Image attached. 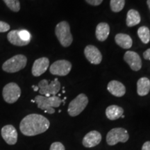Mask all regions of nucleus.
Returning a JSON list of instances; mask_svg holds the SVG:
<instances>
[{"label": "nucleus", "instance_id": "obj_1", "mask_svg": "<svg viewBox=\"0 0 150 150\" xmlns=\"http://www.w3.org/2000/svg\"><path fill=\"white\" fill-rule=\"evenodd\" d=\"M50 122L45 117L39 114H30L22 120L20 129L22 134L27 136H34L41 134L49 129Z\"/></svg>", "mask_w": 150, "mask_h": 150}, {"label": "nucleus", "instance_id": "obj_2", "mask_svg": "<svg viewBox=\"0 0 150 150\" xmlns=\"http://www.w3.org/2000/svg\"><path fill=\"white\" fill-rule=\"evenodd\" d=\"M34 102L36 103L39 108L45 110V112L49 114H53L55 112V109L54 108L59 107L63 100L56 95L51 97L37 95L35 97Z\"/></svg>", "mask_w": 150, "mask_h": 150}, {"label": "nucleus", "instance_id": "obj_3", "mask_svg": "<svg viewBox=\"0 0 150 150\" xmlns=\"http://www.w3.org/2000/svg\"><path fill=\"white\" fill-rule=\"evenodd\" d=\"M55 34L59 42L64 47H70L73 42L70 24L66 21H62L56 26Z\"/></svg>", "mask_w": 150, "mask_h": 150}, {"label": "nucleus", "instance_id": "obj_4", "mask_svg": "<svg viewBox=\"0 0 150 150\" xmlns=\"http://www.w3.org/2000/svg\"><path fill=\"white\" fill-rule=\"evenodd\" d=\"M27 59L24 55L18 54L6 61L2 65V70L6 72L15 73L22 70L27 65Z\"/></svg>", "mask_w": 150, "mask_h": 150}, {"label": "nucleus", "instance_id": "obj_5", "mask_svg": "<svg viewBox=\"0 0 150 150\" xmlns=\"http://www.w3.org/2000/svg\"><path fill=\"white\" fill-rule=\"evenodd\" d=\"M39 93L42 96H56L61 90V83L58 79L52 81L50 83L46 79L41 80L38 85Z\"/></svg>", "mask_w": 150, "mask_h": 150}, {"label": "nucleus", "instance_id": "obj_6", "mask_svg": "<svg viewBox=\"0 0 150 150\" xmlns=\"http://www.w3.org/2000/svg\"><path fill=\"white\" fill-rule=\"evenodd\" d=\"M88 104V99L85 94L81 93L69 104L67 112L72 117H76L85 109Z\"/></svg>", "mask_w": 150, "mask_h": 150}, {"label": "nucleus", "instance_id": "obj_7", "mask_svg": "<svg viewBox=\"0 0 150 150\" xmlns=\"http://www.w3.org/2000/svg\"><path fill=\"white\" fill-rule=\"evenodd\" d=\"M129 138V134L126 129L118 127L108 131L106 136V142L108 145L112 146L118 142H126Z\"/></svg>", "mask_w": 150, "mask_h": 150}, {"label": "nucleus", "instance_id": "obj_8", "mask_svg": "<svg viewBox=\"0 0 150 150\" xmlns=\"http://www.w3.org/2000/svg\"><path fill=\"white\" fill-rule=\"evenodd\" d=\"M2 95L6 102L8 104H13L20 98L21 95V89L18 84L14 82H11L4 87Z\"/></svg>", "mask_w": 150, "mask_h": 150}, {"label": "nucleus", "instance_id": "obj_9", "mask_svg": "<svg viewBox=\"0 0 150 150\" xmlns=\"http://www.w3.org/2000/svg\"><path fill=\"white\" fill-rule=\"evenodd\" d=\"M72 66V63L67 60H59L50 65V72L53 75L64 76L70 72Z\"/></svg>", "mask_w": 150, "mask_h": 150}, {"label": "nucleus", "instance_id": "obj_10", "mask_svg": "<svg viewBox=\"0 0 150 150\" xmlns=\"http://www.w3.org/2000/svg\"><path fill=\"white\" fill-rule=\"evenodd\" d=\"M84 55L88 61L93 65H99L102 61V53L94 45L86 46L84 49Z\"/></svg>", "mask_w": 150, "mask_h": 150}, {"label": "nucleus", "instance_id": "obj_11", "mask_svg": "<svg viewBox=\"0 0 150 150\" xmlns=\"http://www.w3.org/2000/svg\"><path fill=\"white\" fill-rule=\"evenodd\" d=\"M124 60L134 71H138L142 67V61L139 54L133 51H127L124 55Z\"/></svg>", "mask_w": 150, "mask_h": 150}, {"label": "nucleus", "instance_id": "obj_12", "mask_svg": "<svg viewBox=\"0 0 150 150\" xmlns=\"http://www.w3.org/2000/svg\"><path fill=\"white\" fill-rule=\"evenodd\" d=\"M1 136L7 144L13 145L18 141V132L13 125H6L1 129Z\"/></svg>", "mask_w": 150, "mask_h": 150}, {"label": "nucleus", "instance_id": "obj_13", "mask_svg": "<svg viewBox=\"0 0 150 150\" xmlns=\"http://www.w3.org/2000/svg\"><path fill=\"white\" fill-rule=\"evenodd\" d=\"M50 66V60L46 57H42L35 60L32 66L31 72L34 76H39L46 72Z\"/></svg>", "mask_w": 150, "mask_h": 150}, {"label": "nucleus", "instance_id": "obj_14", "mask_svg": "<svg viewBox=\"0 0 150 150\" xmlns=\"http://www.w3.org/2000/svg\"><path fill=\"white\" fill-rule=\"evenodd\" d=\"M102 135L99 131H91L84 136L83 145L85 147L91 148L98 145L102 141Z\"/></svg>", "mask_w": 150, "mask_h": 150}, {"label": "nucleus", "instance_id": "obj_15", "mask_svg": "<svg viewBox=\"0 0 150 150\" xmlns=\"http://www.w3.org/2000/svg\"><path fill=\"white\" fill-rule=\"evenodd\" d=\"M107 89L110 94L117 97H121L126 93V88L123 83L118 81L112 80L108 83Z\"/></svg>", "mask_w": 150, "mask_h": 150}, {"label": "nucleus", "instance_id": "obj_16", "mask_svg": "<svg viewBox=\"0 0 150 150\" xmlns=\"http://www.w3.org/2000/svg\"><path fill=\"white\" fill-rule=\"evenodd\" d=\"M110 33V27L106 22H101L97 24L95 30V35L100 42H104L107 39Z\"/></svg>", "mask_w": 150, "mask_h": 150}, {"label": "nucleus", "instance_id": "obj_17", "mask_svg": "<svg viewBox=\"0 0 150 150\" xmlns=\"http://www.w3.org/2000/svg\"><path fill=\"white\" fill-rule=\"evenodd\" d=\"M124 109L117 105H110L106 109V115L110 120H116L123 115Z\"/></svg>", "mask_w": 150, "mask_h": 150}, {"label": "nucleus", "instance_id": "obj_18", "mask_svg": "<svg viewBox=\"0 0 150 150\" xmlns=\"http://www.w3.org/2000/svg\"><path fill=\"white\" fill-rule=\"evenodd\" d=\"M7 38H8V40L11 44L16 46H25L27 45L29 43L27 41H24L22 38L21 35H20V33H19V30H13V31H10L7 35Z\"/></svg>", "mask_w": 150, "mask_h": 150}, {"label": "nucleus", "instance_id": "obj_19", "mask_svg": "<svg viewBox=\"0 0 150 150\" xmlns=\"http://www.w3.org/2000/svg\"><path fill=\"white\" fill-rule=\"evenodd\" d=\"M115 41L118 46L123 49L131 48L133 45L131 38L125 33H117L115 37Z\"/></svg>", "mask_w": 150, "mask_h": 150}, {"label": "nucleus", "instance_id": "obj_20", "mask_svg": "<svg viewBox=\"0 0 150 150\" xmlns=\"http://www.w3.org/2000/svg\"><path fill=\"white\" fill-rule=\"evenodd\" d=\"M150 91V80L147 77H142L137 82V93L140 96H145Z\"/></svg>", "mask_w": 150, "mask_h": 150}, {"label": "nucleus", "instance_id": "obj_21", "mask_svg": "<svg viewBox=\"0 0 150 150\" xmlns=\"http://www.w3.org/2000/svg\"><path fill=\"white\" fill-rule=\"evenodd\" d=\"M140 21H141V18L138 11L131 9L128 11L126 20L127 26H128L129 27H134L139 24Z\"/></svg>", "mask_w": 150, "mask_h": 150}, {"label": "nucleus", "instance_id": "obj_22", "mask_svg": "<svg viewBox=\"0 0 150 150\" xmlns=\"http://www.w3.org/2000/svg\"><path fill=\"white\" fill-rule=\"evenodd\" d=\"M138 35L144 44H147L150 41V31L147 27H140L138 29Z\"/></svg>", "mask_w": 150, "mask_h": 150}, {"label": "nucleus", "instance_id": "obj_23", "mask_svg": "<svg viewBox=\"0 0 150 150\" xmlns=\"http://www.w3.org/2000/svg\"><path fill=\"white\" fill-rule=\"evenodd\" d=\"M125 5V0H110V6L112 11L118 13L124 8Z\"/></svg>", "mask_w": 150, "mask_h": 150}, {"label": "nucleus", "instance_id": "obj_24", "mask_svg": "<svg viewBox=\"0 0 150 150\" xmlns=\"http://www.w3.org/2000/svg\"><path fill=\"white\" fill-rule=\"evenodd\" d=\"M6 5L13 12H18L20 10V3L19 0H3Z\"/></svg>", "mask_w": 150, "mask_h": 150}, {"label": "nucleus", "instance_id": "obj_25", "mask_svg": "<svg viewBox=\"0 0 150 150\" xmlns=\"http://www.w3.org/2000/svg\"><path fill=\"white\" fill-rule=\"evenodd\" d=\"M50 150H65V146L60 142H53L50 146Z\"/></svg>", "mask_w": 150, "mask_h": 150}, {"label": "nucleus", "instance_id": "obj_26", "mask_svg": "<svg viewBox=\"0 0 150 150\" xmlns=\"http://www.w3.org/2000/svg\"><path fill=\"white\" fill-rule=\"evenodd\" d=\"M10 29V25L6 22L0 21V33L6 32Z\"/></svg>", "mask_w": 150, "mask_h": 150}, {"label": "nucleus", "instance_id": "obj_27", "mask_svg": "<svg viewBox=\"0 0 150 150\" xmlns=\"http://www.w3.org/2000/svg\"><path fill=\"white\" fill-rule=\"evenodd\" d=\"M86 2L92 6H99L101 4L103 0H86Z\"/></svg>", "mask_w": 150, "mask_h": 150}, {"label": "nucleus", "instance_id": "obj_28", "mask_svg": "<svg viewBox=\"0 0 150 150\" xmlns=\"http://www.w3.org/2000/svg\"><path fill=\"white\" fill-rule=\"evenodd\" d=\"M143 57L146 60H149L150 61V48L146 50L143 53Z\"/></svg>", "mask_w": 150, "mask_h": 150}, {"label": "nucleus", "instance_id": "obj_29", "mask_svg": "<svg viewBox=\"0 0 150 150\" xmlns=\"http://www.w3.org/2000/svg\"><path fill=\"white\" fill-rule=\"evenodd\" d=\"M142 150H150V141H147L143 144Z\"/></svg>", "mask_w": 150, "mask_h": 150}, {"label": "nucleus", "instance_id": "obj_30", "mask_svg": "<svg viewBox=\"0 0 150 150\" xmlns=\"http://www.w3.org/2000/svg\"><path fill=\"white\" fill-rule=\"evenodd\" d=\"M32 87H33V90H34V91H38V86H32Z\"/></svg>", "mask_w": 150, "mask_h": 150}, {"label": "nucleus", "instance_id": "obj_31", "mask_svg": "<svg viewBox=\"0 0 150 150\" xmlns=\"http://www.w3.org/2000/svg\"><path fill=\"white\" fill-rule=\"evenodd\" d=\"M147 4L148 7H149V9L150 10V0H147Z\"/></svg>", "mask_w": 150, "mask_h": 150}]
</instances>
